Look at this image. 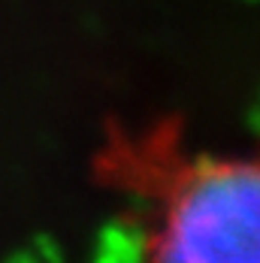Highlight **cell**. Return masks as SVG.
I'll return each instance as SVG.
<instances>
[{
  "label": "cell",
  "mask_w": 260,
  "mask_h": 263,
  "mask_svg": "<svg viewBox=\"0 0 260 263\" xmlns=\"http://www.w3.org/2000/svg\"><path fill=\"white\" fill-rule=\"evenodd\" d=\"M155 263H260V182L248 163L194 173L170 200Z\"/></svg>",
  "instance_id": "6da1fadb"
}]
</instances>
